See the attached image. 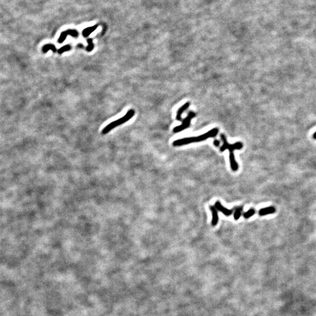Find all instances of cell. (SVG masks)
Segmentation results:
<instances>
[{
    "mask_svg": "<svg viewBox=\"0 0 316 316\" xmlns=\"http://www.w3.org/2000/svg\"><path fill=\"white\" fill-rule=\"evenodd\" d=\"M219 133V128H214L212 129L211 130H210L207 132L205 134L198 136V137H189V138H185L182 139H179L177 140H176L173 142V145L174 146H180L182 145H188L191 143L194 142H201L205 141L206 140L208 139L209 138H212L216 137L217 134Z\"/></svg>",
    "mask_w": 316,
    "mask_h": 316,
    "instance_id": "6da1fadb",
    "label": "cell"
},
{
    "mask_svg": "<svg viewBox=\"0 0 316 316\" xmlns=\"http://www.w3.org/2000/svg\"><path fill=\"white\" fill-rule=\"evenodd\" d=\"M134 115H135V111H134V110H133V109L129 110L126 112V114L124 116H123V117L119 118L118 120H115L114 121H112V123H111L109 125H107V126H106L102 130L101 134H104V135L108 134L110 131H111L114 128L119 126H121V125L124 124L125 123H126L127 121H128L131 118H132L134 117Z\"/></svg>",
    "mask_w": 316,
    "mask_h": 316,
    "instance_id": "7a4b0ae2",
    "label": "cell"
},
{
    "mask_svg": "<svg viewBox=\"0 0 316 316\" xmlns=\"http://www.w3.org/2000/svg\"><path fill=\"white\" fill-rule=\"evenodd\" d=\"M221 138L223 142V145L220 148V151L224 152L228 149L230 152H234L235 150H239L243 147V144L241 142H237L234 144H230L227 142V138L224 134H221Z\"/></svg>",
    "mask_w": 316,
    "mask_h": 316,
    "instance_id": "3957f363",
    "label": "cell"
},
{
    "mask_svg": "<svg viewBox=\"0 0 316 316\" xmlns=\"http://www.w3.org/2000/svg\"><path fill=\"white\" fill-rule=\"evenodd\" d=\"M196 113H194L193 111H189V113H188V116L183 120L182 124L180 126H176L175 128H174V130H173L174 132L177 133V132H181V131L186 129V128H189L190 126V123H191V120L193 118H194L196 117Z\"/></svg>",
    "mask_w": 316,
    "mask_h": 316,
    "instance_id": "277c9868",
    "label": "cell"
},
{
    "mask_svg": "<svg viewBox=\"0 0 316 316\" xmlns=\"http://www.w3.org/2000/svg\"><path fill=\"white\" fill-rule=\"evenodd\" d=\"M67 35H71L73 37L77 38L79 36V32L77 30H67L66 31L62 32L58 39V42L59 44L63 43L65 39L66 38V37L67 36Z\"/></svg>",
    "mask_w": 316,
    "mask_h": 316,
    "instance_id": "5b68a950",
    "label": "cell"
},
{
    "mask_svg": "<svg viewBox=\"0 0 316 316\" xmlns=\"http://www.w3.org/2000/svg\"><path fill=\"white\" fill-rule=\"evenodd\" d=\"M214 207L217 208V210H218L219 211H221V213H222L223 214H224L226 216H230L233 213V210H228L227 208L224 207L223 205H221V203L220 202H219V201H217V202H216L215 203V206Z\"/></svg>",
    "mask_w": 316,
    "mask_h": 316,
    "instance_id": "8992f818",
    "label": "cell"
},
{
    "mask_svg": "<svg viewBox=\"0 0 316 316\" xmlns=\"http://www.w3.org/2000/svg\"><path fill=\"white\" fill-rule=\"evenodd\" d=\"M190 105V103L187 102L179 109V110L177 112V114H176V120L179 121H183V120L182 118V115L189 107Z\"/></svg>",
    "mask_w": 316,
    "mask_h": 316,
    "instance_id": "52a82bcc",
    "label": "cell"
},
{
    "mask_svg": "<svg viewBox=\"0 0 316 316\" xmlns=\"http://www.w3.org/2000/svg\"><path fill=\"white\" fill-rule=\"evenodd\" d=\"M276 209L274 207H268L264 208H261L259 211V214L260 216H264L269 214H272L275 213Z\"/></svg>",
    "mask_w": 316,
    "mask_h": 316,
    "instance_id": "ba28073f",
    "label": "cell"
},
{
    "mask_svg": "<svg viewBox=\"0 0 316 316\" xmlns=\"http://www.w3.org/2000/svg\"><path fill=\"white\" fill-rule=\"evenodd\" d=\"M210 209L211 211L212 212V216L213 219L211 221V224L213 226H216L219 221V216H218V211L217 208L214 206H210Z\"/></svg>",
    "mask_w": 316,
    "mask_h": 316,
    "instance_id": "9c48e42d",
    "label": "cell"
},
{
    "mask_svg": "<svg viewBox=\"0 0 316 316\" xmlns=\"http://www.w3.org/2000/svg\"><path fill=\"white\" fill-rule=\"evenodd\" d=\"M229 158H230V162L231 169L233 171H234V172L237 171V170L238 169L239 166H238V165L237 161L236 160L235 155H234V152H230V153Z\"/></svg>",
    "mask_w": 316,
    "mask_h": 316,
    "instance_id": "30bf717a",
    "label": "cell"
},
{
    "mask_svg": "<svg viewBox=\"0 0 316 316\" xmlns=\"http://www.w3.org/2000/svg\"><path fill=\"white\" fill-rule=\"evenodd\" d=\"M97 27H98V25H95V26H93V27H89V28H87L84 29L83 31V32H82L83 36L84 37L89 36L92 32L95 31V30L97 29Z\"/></svg>",
    "mask_w": 316,
    "mask_h": 316,
    "instance_id": "8fae6325",
    "label": "cell"
},
{
    "mask_svg": "<svg viewBox=\"0 0 316 316\" xmlns=\"http://www.w3.org/2000/svg\"><path fill=\"white\" fill-rule=\"evenodd\" d=\"M42 52L44 53H46L47 52L50 50L53 51V52H54V53L57 52V49H56V47L53 44H50L45 45L42 47Z\"/></svg>",
    "mask_w": 316,
    "mask_h": 316,
    "instance_id": "7c38bea8",
    "label": "cell"
},
{
    "mask_svg": "<svg viewBox=\"0 0 316 316\" xmlns=\"http://www.w3.org/2000/svg\"><path fill=\"white\" fill-rule=\"evenodd\" d=\"M242 207H237L235 208V212L234 214V217L236 220H239L240 217L242 214Z\"/></svg>",
    "mask_w": 316,
    "mask_h": 316,
    "instance_id": "4fadbf2b",
    "label": "cell"
},
{
    "mask_svg": "<svg viewBox=\"0 0 316 316\" xmlns=\"http://www.w3.org/2000/svg\"><path fill=\"white\" fill-rule=\"evenodd\" d=\"M255 214V210L253 208H251L250 210H249L248 211H247V212H245L244 214H243V216L245 219H250V217H251L252 216H253L254 214Z\"/></svg>",
    "mask_w": 316,
    "mask_h": 316,
    "instance_id": "5bb4252c",
    "label": "cell"
},
{
    "mask_svg": "<svg viewBox=\"0 0 316 316\" xmlns=\"http://www.w3.org/2000/svg\"><path fill=\"white\" fill-rule=\"evenodd\" d=\"M71 46L70 45H66L65 46H64L63 47H61L59 49H58V52L59 54H62L65 52H67V51H69L71 49Z\"/></svg>",
    "mask_w": 316,
    "mask_h": 316,
    "instance_id": "9a60e30c",
    "label": "cell"
},
{
    "mask_svg": "<svg viewBox=\"0 0 316 316\" xmlns=\"http://www.w3.org/2000/svg\"><path fill=\"white\" fill-rule=\"evenodd\" d=\"M87 42H88V46L86 48L87 49V51L88 52H91L92 51V50L94 48V44L93 43V40L92 38H90V39H88L87 40Z\"/></svg>",
    "mask_w": 316,
    "mask_h": 316,
    "instance_id": "2e32d148",
    "label": "cell"
},
{
    "mask_svg": "<svg viewBox=\"0 0 316 316\" xmlns=\"http://www.w3.org/2000/svg\"><path fill=\"white\" fill-rule=\"evenodd\" d=\"M220 144V142L219 141V140H216L214 141V145L216 146H219Z\"/></svg>",
    "mask_w": 316,
    "mask_h": 316,
    "instance_id": "e0dca14e",
    "label": "cell"
},
{
    "mask_svg": "<svg viewBox=\"0 0 316 316\" xmlns=\"http://www.w3.org/2000/svg\"><path fill=\"white\" fill-rule=\"evenodd\" d=\"M313 138H314V139H315V140H316V132H315V134H314V135H313Z\"/></svg>",
    "mask_w": 316,
    "mask_h": 316,
    "instance_id": "ac0fdd59",
    "label": "cell"
}]
</instances>
